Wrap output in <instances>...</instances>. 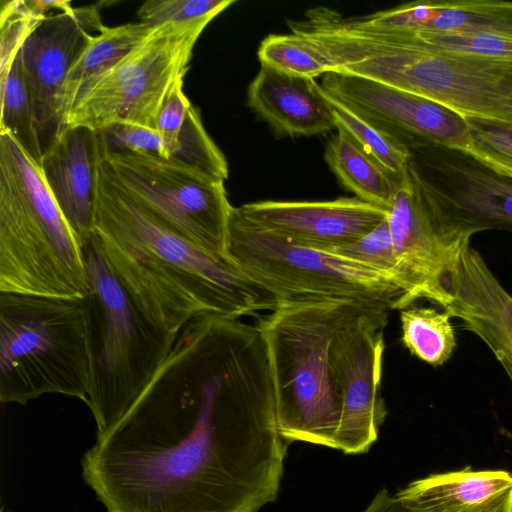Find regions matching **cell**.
I'll return each mask as SVG.
<instances>
[{"instance_id":"1","label":"cell","mask_w":512,"mask_h":512,"mask_svg":"<svg viewBox=\"0 0 512 512\" xmlns=\"http://www.w3.org/2000/svg\"><path fill=\"white\" fill-rule=\"evenodd\" d=\"M288 442L256 325L203 316L81 459L107 512H259L277 499Z\"/></svg>"},{"instance_id":"2","label":"cell","mask_w":512,"mask_h":512,"mask_svg":"<svg viewBox=\"0 0 512 512\" xmlns=\"http://www.w3.org/2000/svg\"><path fill=\"white\" fill-rule=\"evenodd\" d=\"M94 233L141 308L176 335L199 317L239 319L271 312L281 303L230 258L199 247L159 221L121 186L103 156Z\"/></svg>"},{"instance_id":"3","label":"cell","mask_w":512,"mask_h":512,"mask_svg":"<svg viewBox=\"0 0 512 512\" xmlns=\"http://www.w3.org/2000/svg\"><path fill=\"white\" fill-rule=\"evenodd\" d=\"M307 41L330 72L366 78L434 100L463 116L512 124V61L435 50L392 34L351 28L334 9Z\"/></svg>"},{"instance_id":"4","label":"cell","mask_w":512,"mask_h":512,"mask_svg":"<svg viewBox=\"0 0 512 512\" xmlns=\"http://www.w3.org/2000/svg\"><path fill=\"white\" fill-rule=\"evenodd\" d=\"M380 303L283 301L257 322L270 369L278 428L288 443L335 449L341 402L331 366L333 335L343 323Z\"/></svg>"},{"instance_id":"5","label":"cell","mask_w":512,"mask_h":512,"mask_svg":"<svg viewBox=\"0 0 512 512\" xmlns=\"http://www.w3.org/2000/svg\"><path fill=\"white\" fill-rule=\"evenodd\" d=\"M82 250L88 283L82 298L89 364L86 405L101 435L146 388L178 335L141 308L111 267L94 232Z\"/></svg>"},{"instance_id":"6","label":"cell","mask_w":512,"mask_h":512,"mask_svg":"<svg viewBox=\"0 0 512 512\" xmlns=\"http://www.w3.org/2000/svg\"><path fill=\"white\" fill-rule=\"evenodd\" d=\"M82 246L52 196L40 165L0 136V292L82 299Z\"/></svg>"},{"instance_id":"7","label":"cell","mask_w":512,"mask_h":512,"mask_svg":"<svg viewBox=\"0 0 512 512\" xmlns=\"http://www.w3.org/2000/svg\"><path fill=\"white\" fill-rule=\"evenodd\" d=\"M88 385L82 299L0 292V401L62 394L86 403Z\"/></svg>"},{"instance_id":"8","label":"cell","mask_w":512,"mask_h":512,"mask_svg":"<svg viewBox=\"0 0 512 512\" xmlns=\"http://www.w3.org/2000/svg\"><path fill=\"white\" fill-rule=\"evenodd\" d=\"M227 256L280 302H381L394 309L401 288L383 274L333 252L290 242L245 219L233 207Z\"/></svg>"},{"instance_id":"9","label":"cell","mask_w":512,"mask_h":512,"mask_svg":"<svg viewBox=\"0 0 512 512\" xmlns=\"http://www.w3.org/2000/svg\"><path fill=\"white\" fill-rule=\"evenodd\" d=\"M215 17L158 27L86 87L67 118V128L81 126L100 132L127 123L158 130L165 100L184 79L194 46Z\"/></svg>"},{"instance_id":"10","label":"cell","mask_w":512,"mask_h":512,"mask_svg":"<svg viewBox=\"0 0 512 512\" xmlns=\"http://www.w3.org/2000/svg\"><path fill=\"white\" fill-rule=\"evenodd\" d=\"M101 146L117 181L151 214L199 247L229 258L233 206L223 181L173 159Z\"/></svg>"},{"instance_id":"11","label":"cell","mask_w":512,"mask_h":512,"mask_svg":"<svg viewBox=\"0 0 512 512\" xmlns=\"http://www.w3.org/2000/svg\"><path fill=\"white\" fill-rule=\"evenodd\" d=\"M407 171L442 234L465 244L477 232L512 233V178L469 152L437 145L408 147Z\"/></svg>"},{"instance_id":"12","label":"cell","mask_w":512,"mask_h":512,"mask_svg":"<svg viewBox=\"0 0 512 512\" xmlns=\"http://www.w3.org/2000/svg\"><path fill=\"white\" fill-rule=\"evenodd\" d=\"M391 307L380 303L343 323L331 343V366L340 397L335 449L367 452L377 441L387 416L380 393L384 329Z\"/></svg>"},{"instance_id":"13","label":"cell","mask_w":512,"mask_h":512,"mask_svg":"<svg viewBox=\"0 0 512 512\" xmlns=\"http://www.w3.org/2000/svg\"><path fill=\"white\" fill-rule=\"evenodd\" d=\"M322 89L334 100L407 147L468 150L465 117L429 98L366 78L329 72Z\"/></svg>"},{"instance_id":"14","label":"cell","mask_w":512,"mask_h":512,"mask_svg":"<svg viewBox=\"0 0 512 512\" xmlns=\"http://www.w3.org/2000/svg\"><path fill=\"white\" fill-rule=\"evenodd\" d=\"M99 10L93 4L51 13L21 48L43 154L67 129L61 116L63 87L90 38L103 26Z\"/></svg>"},{"instance_id":"15","label":"cell","mask_w":512,"mask_h":512,"mask_svg":"<svg viewBox=\"0 0 512 512\" xmlns=\"http://www.w3.org/2000/svg\"><path fill=\"white\" fill-rule=\"evenodd\" d=\"M404 294L394 309L419 298L434 301L446 275L470 243L457 244L440 231L407 168L398 178L387 217Z\"/></svg>"},{"instance_id":"16","label":"cell","mask_w":512,"mask_h":512,"mask_svg":"<svg viewBox=\"0 0 512 512\" xmlns=\"http://www.w3.org/2000/svg\"><path fill=\"white\" fill-rule=\"evenodd\" d=\"M254 225L290 242L330 251L362 238L388 210L357 197L329 201H259L236 207Z\"/></svg>"},{"instance_id":"17","label":"cell","mask_w":512,"mask_h":512,"mask_svg":"<svg viewBox=\"0 0 512 512\" xmlns=\"http://www.w3.org/2000/svg\"><path fill=\"white\" fill-rule=\"evenodd\" d=\"M434 303L487 345L512 382V296L479 252L470 246L462 250Z\"/></svg>"},{"instance_id":"18","label":"cell","mask_w":512,"mask_h":512,"mask_svg":"<svg viewBox=\"0 0 512 512\" xmlns=\"http://www.w3.org/2000/svg\"><path fill=\"white\" fill-rule=\"evenodd\" d=\"M99 133L86 127H68L42 156L45 182L80 245L95 227L99 165Z\"/></svg>"},{"instance_id":"19","label":"cell","mask_w":512,"mask_h":512,"mask_svg":"<svg viewBox=\"0 0 512 512\" xmlns=\"http://www.w3.org/2000/svg\"><path fill=\"white\" fill-rule=\"evenodd\" d=\"M343 21L364 31L476 34L512 40V1L422 0L343 17Z\"/></svg>"},{"instance_id":"20","label":"cell","mask_w":512,"mask_h":512,"mask_svg":"<svg viewBox=\"0 0 512 512\" xmlns=\"http://www.w3.org/2000/svg\"><path fill=\"white\" fill-rule=\"evenodd\" d=\"M247 102L281 135L312 136L336 128L323 89L312 78L261 65L248 86Z\"/></svg>"},{"instance_id":"21","label":"cell","mask_w":512,"mask_h":512,"mask_svg":"<svg viewBox=\"0 0 512 512\" xmlns=\"http://www.w3.org/2000/svg\"><path fill=\"white\" fill-rule=\"evenodd\" d=\"M395 496L408 512H512V474L468 466L414 480Z\"/></svg>"},{"instance_id":"22","label":"cell","mask_w":512,"mask_h":512,"mask_svg":"<svg viewBox=\"0 0 512 512\" xmlns=\"http://www.w3.org/2000/svg\"><path fill=\"white\" fill-rule=\"evenodd\" d=\"M142 22L115 27L102 26L93 35L72 66L61 96V116L67 128V118L78 96L94 80L115 66L156 29Z\"/></svg>"},{"instance_id":"23","label":"cell","mask_w":512,"mask_h":512,"mask_svg":"<svg viewBox=\"0 0 512 512\" xmlns=\"http://www.w3.org/2000/svg\"><path fill=\"white\" fill-rule=\"evenodd\" d=\"M324 159L341 184L357 198L389 210L401 175L388 173L340 131L327 142Z\"/></svg>"},{"instance_id":"24","label":"cell","mask_w":512,"mask_h":512,"mask_svg":"<svg viewBox=\"0 0 512 512\" xmlns=\"http://www.w3.org/2000/svg\"><path fill=\"white\" fill-rule=\"evenodd\" d=\"M0 94V133L11 134L22 148L40 164L43 153L21 49L9 68L0 74Z\"/></svg>"},{"instance_id":"25","label":"cell","mask_w":512,"mask_h":512,"mask_svg":"<svg viewBox=\"0 0 512 512\" xmlns=\"http://www.w3.org/2000/svg\"><path fill=\"white\" fill-rule=\"evenodd\" d=\"M451 315L428 307H407L400 311L402 343L410 353L432 366L449 360L456 348Z\"/></svg>"},{"instance_id":"26","label":"cell","mask_w":512,"mask_h":512,"mask_svg":"<svg viewBox=\"0 0 512 512\" xmlns=\"http://www.w3.org/2000/svg\"><path fill=\"white\" fill-rule=\"evenodd\" d=\"M323 93L337 130L388 173L395 177L402 175L410 158L408 147L352 113L324 90Z\"/></svg>"},{"instance_id":"27","label":"cell","mask_w":512,"mask_h":512,"mask_svg":"<svg viewBox=\"0 0 512 512\" xmlns=\"http://www.w3.org/2000/svg\"><path fill=\"white\" fill-rule=\"evenodd\" d=\"M257 55L261 65L294 76L315 79L330 72L328 60L293 33L268 35L262 40Z\"/></svg>"},{"instance_id":"28","label":"cell","mask_w":512,"mask_h":512,"mask_svg":"<svg viewBox=\"0 0 512 512\" xmlns=\"http://www.w3.org/2000/svg\"><path fill=\"white\" fill-rule=\"evenodd\" d=\"M175 161L193 167L223 181L228 178V163L221 150L206 132L199 110L191 105L177 139Z\"/></svg>"},{"instance_id":"29","label":"cell","mask_w":512,"mask_h":512,"mask_svg":"<svg viewBox=\"0 0 512 512\" xmlns=\"http://www.w3.org/2000/svg\"><path fill=\"white\" fill-rule=\"evenodd\" d=\"M469 134L467 152L499 174L512 178V124L464 116Z\"/></svg>"},{"instance_id":"30","label":"cell","mask_w":512,"mask_h":512,"mask_svg":"<svg viewBox=\"0 0 512 512\" xmlns=\"http://www.w3.org/2000/svg\"><path fill=\"white\" fill-rule=\"evenodd\" d=\"M330 252L383 274L395 282L404 294V284L387 219L357 241L330 250Z\"/></svg>"},{"instance_id":"31","label":"cell","mask_w":512,"mask_h":512,"mask_svg":"<svg viewBox=\"0 0 512 512\" xmlns=\"http://www.w3.org/2000/svg\"><path fill=\"white\" fill-rule=\"evenodd\" d=\"M382 33L392 34L435 50L512 61V40L505 38L476 34Z\"/></svg>"},{"instance_id":"32","label":"cell","mask_w":512,"mask_h":512,"mask_svg":"<svg viewBox=\"0 0 512 512\" xmlns=\"http://www.w3.org/2000/svg\"><path fill=\"white\" fill-rule=\"evenodd\" d=\"M47 16L40 15L30 0L2 1L0 13V74L11 65L32 31Z\"/></svg>"},{"instance_id":"33","label":"cell","mask_w":512,"mask_h":512,"mask_svg":"<svg viewBox=\"0 0 512 512\" xmlns=\"http://www.w3.org/2000/svg\"><path fill=\"white\" fill-rule=\"evenodd\" d=\"M234 3V0H148L139 7L137 15L140 22L156 28L217 16Z\"/></svg>"},{"instance_id":"34","label":"cell","mask_w":512,"mask_h":512,"mask_svg":"<svg viewBox=\"0 0 512 512\" xmlns=\"http://www.w3.org/2000/svg\"><path fill=\"white\" fill-rule=\"evenodd\" d=\"M102 145L113 151H129L167 158V151L158 130L135 124H114L98 132Z\"/></svg>"},{"instance_id":"35","label":"cell","mask_w":512,"mask_h":512,"mask_svg":"<svg viewBox=\"0 0 512 512\" xmlns=\"http://www.w3.org/2000/svg\"><path fill=\"white\" fill-rule=\"evenodd\" d=\"M184 79L180 80L165 100L158 118L157 129L161 133L168 159L177 152V139L191 103L183 91Z\"/></svg>"},{"instance_id":"36","label":"cell","mask_w":512,"mask_h":512,"mask_svg":"<svg viewBox=\"0 0 512 512\" xmlns=\"http://www.w3.org/2000/svg\"><path fill=\"white\" fill-rule=\"evenodd\" d=\"M362 512H408L386 488H382L374 496Z\"/></svg>"},{"instance_id":"37","label":"cell","mask_w":512,"mask_h":512,"mask_svg":"<svg viewBox=\"0 0 512 512\" xmlns=\"http://www.w3.org/2000/svg\"><path fill=\"white\" fill-rule=\"evenodd\" d=\"M0 512H6V511H4V510L2 509ZM9 512H10V511H9Z\"/></svg>"}]
</instances>
